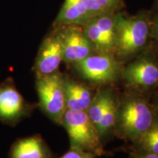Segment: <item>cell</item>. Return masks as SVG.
I'll list each match as a JSON object with an SVG mask.
<instances>
[{"instance_id":"obj_1","label":"cell","mask_w":158,"mask_h":158,"mask_svg":"<svg viewBox=\"0 0 158 158\" xmlns=\"http://www.w3.org/2000/svg\"><path fill=\"white\" fill-rule=\"evenodd\" d=\"M157 116L147 94L130 90L117 98L114 131L118 138L133 143L149 129Z\"/></svg>"},{"instance_id":"obj_2","label":"cell","mask_w":158,"mask_h":158,"mask_svg":"<svg viewBox=\"0 0 158 158\" xmlns=\"http://www.w3.org/2000/svg\"><path fill=\"white\" fill-rule=\"evenodd\" d=\"M149 14L141 12L127 16L118 12L114 56L124 63L135 58L150 46Z\"/></svg>"},{"instance_id":"obj_3","label":"cell","mask_w":158,"mask_h":158,"mask_svg":"<svg viewBox=\"0 0 158 158\" xmlns=\"http://www.w3.org/2000/svg\"><path fill=\"white\" fill-rule=\"evenodd\" d=\"M62 126L68 134L71 149L94 153L98 157L106 154L98 128L86 112L66 110Z\"/></svg>"},{"instance_id":"obj_4","label":"cell","mask_w":158,"mask_h":158,"mask_svg":"<svg viewBox=\"0 0 158 158\" xmlns=\"http://www.w3.org/2000/svg\"><path fill=\"white\" fill-rule=\"evenodd\" d=\"M121 79L130 90L151 95L158 89V60L151 48L122 68Z\"/></svg>"},{"instance_id":"obj_5","label":"cell","mask_w":158,"mask_h":158,"mask_svg":"<svg viewBox=\"0 0 158 158\" xmlns=\"http://www.w3.org/2000/svg\"><path fill=\"white\" fill-rule=\"evenodd\" d=\"M123 0H65L54 21V26H84L90 19L106 13L118 12Z\"/></svg>"},{"instance_id":"obj_6","label":"cell","mask_w":158,"mask_h":158,"mask_svg":"<svg viewBox=\"0 0 158 158\" xmlns=\"http://www.w3.org/2000/svg\"><path fill=\"white\" fill-rule=\"evenodd\" d=\"M64 74L57 71L47 76L36 77L35 86L42 111L52 122L62 125L66 111L64 89Z\"/></svg>"},{"instance_id":"obj_7","label":"cell","mask_w":158,"mask_h":158,"mask_svg":"<svg viewBox=\"0 0 158 158\" xmlns=\"http://www.w3.org/2000/svg\"><path fill=\"white\" fill-rule=\"evenodd\" d=\"M124 64L114 55L94 53L72 66L84 80L95 85L106 86L121 79Z\"/></svg>"},{"instance_id":"obj_8","label":"cell","mask_w":158,"mask_h":158,"mask_svg":"<svg viewBox=\"0 0 158 158\" xmlns=\"http://www.w3.org/2000/svg\"><path fill=\"white\" fill-rule=\"evenodd\" d=\"M118 12L95 15L82 26L85 35L93 46L94 53L114 56Z\"/></svg>"},{"instance_id":"obj_9","label":"cell","mask_w":158,"mask_h":158,"mask_svg":"<svg viewBox=\"0 0 158 158\" xmlns=\"http://www.w3.org/2000/svg\"><path fill=\"white\" fill-rule=\"evenodd\" d=\"M34 106L25 100L12 78L0 83V121L15 125L32 112Z\"/></svg>"},{"instance_id":"obj_10","label":"cell","mask_w":158,"mask_h":158,"mask_svg":"<svg viewBox=\"0 0 158 158\" xmlns=\"http://www.w3.org/2000/svg\"><path fill=\"white\" fill-rule=\"evenodd\" d=\"M56 27L62 40L63 62L67 64L72 66L94 54L93 46L81 26L69 24Z\"/></svg>"},{"instance_id":"obj_11","label":"cell","mask_w":158,"mask_h":158,"mask_svg":"<svg viewBox=\"0 0 158 158\" xmlns=\"http://www.w3.org/2000/svg\"><path fill=\"white\" fill-rule=\"evenodd\" d=\"M63 62L62 40L58 27H52L41 43L33 70L35 77L47 76L59 71Z\"/></svg>"},{"instance_id":"obj_12","label":"cell","mask_w":158,"mask_h":158,"mask_svg":"<svg viewBox=\"0 0 158 158\" xmlns=\"http://www.w3.org/2000/svg\"><path fill=\"white\" fill-rule=\"evenodd\" d=\"M64 89L67 110L86 112L96 92L87 84L64 75Z\"/></svg>"},{"instance_id":"obj_13","label":"cell","mask_w":158,"mask_h":158,"mask_svg":"<svg viewBox=\"0 0 158 158\" xmlns=\"http://www.w3.org/2000/svg\"><path fill=\"white\" fill-rule=\"evenodd\" d=\"M10 158H53L42 137L35 135L17 140L12 146Z\"/></svg>"},{"instance_id":"obj_14","label":"cell","mask_w":158,"mask_h":158,"mask_svg":"<svg viewBox=\"0 0 158 158\" xmlns=\"http://www.w3.org/2000/svg\"><path fill=\"white\" fill-rule=\"evenodd\" d=\"M132 143V151L158 154V116L149 129Z\"/></svg>"},{"instance_id":"obj_15","label":"cell","mask_w":158,"mask_h":158,"mask_svg":"<svg viewBox=\"0 0 158 158\" xmlns=\"http://www.w3.org/2000/svg\"><path fill=\"white\" fill-rule=\"evenodd\" d=\"M115 93L111 89L106 88L96 92L94 98L91 102L86 114L94 125L98 126L106 106Z\"/></svg>"},{"instance_id":"obj_16","label":"cell","mask_w":158,"mask_h":158,"mask_svg":"<svg viewBox=\"0 0 158 158\" xmlns=\"http://www.w3.org/2000/svg\"><path fill=\"white\" fill-rule=\"evenodd\" d=\"M116 108H117V98L116 94H114L108 102L102 117L97 126L102 140L114 131L116 123Z\"/></svg>"},{"instance_id":"obj_17","label":"cell","mask_w":158,"mask_h":158,"mask_svg":"<svg viewBox=\"0 0 158 158\" xmlns=\"http://www.w3.org/2000/svg\"><path fill=\"white\" fill-rule=\"evenodd\" d=\"M98 157V156L94 153L70 148L68 152L59 158H97Z\"/></svg>"},{"instance_id":"obj_18","label":"cell","mask_w":158,"mask_h":158,"mask_svg":"<svg viewBox=\"0 0 158 158\" xmlns=\"http://www.w3.org/2000/svg\"><path fill=\"white\" fill-rule=\"evenodd\" d=\"M150 23V36L151 39L158 43V13H150L149 14Z\"/></svg>"},{"instance_id":"obj_19","label":"cell","mask_w":158,"mask_h":158,"mask_svg":"<svg viewBox=\"0 0 158 158\" xmlns=\"http://www.w3.org/2000/svg\"><path fill=\"white\" fill-rule=\"evenodd\" d=\"M130 158H158V154L131 151L130 152Z\"/></svg>"},{"instance_id":"obj_20","label":"cell","mask_w":158,"mask_h":158,"mask_svg":"<svg viewBox=\"0 0 158 158\" xmlns=\"http://www.w3.org/2000/svg\"><path fill=\"white\" fill-rule=\"evenodd\" d=\"M150 102L152 105L156 115L158 116V89L151 94Z\"/></svg>"},{"instance_id":"obj_21","label":"cell","mask_w":158,"mask_h":158,"mask_svg":"<svg viewBox=\"0 0 158 158\" xmlns=\"http://www.w3.org/2000/svg\"><path fill=\"white\" fill-rule=\"evenodd\" d=\"M151 49L152 51V52L154 53V54H155V57L158 60V43H155V45H154L152 48H151Z\"/></svg>"},{"instance_id":"obj_22","label":"cell","mask_w":158,"mask_h":158,"mask_svg":"<svg viewBox=\"0 0 158 158\" xmlns=\"http://www.w3.org/2000/svg\"><path fill=\"white\" fill-rule=\"evenodd\" d=\"M155 9L156 10V11L158 13V0H155Z\"/></svg>"}]
</instances>
